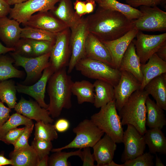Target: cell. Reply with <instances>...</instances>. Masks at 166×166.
<instances>
[{"label":"cell","instance_id":"36","mask_svg":"<svg viewBox=\"0 0 166 166\" xmlns=\"http://www.w3.org/2000/svg\"><path fill=\"white\" fill-rule=\"evenodd\" d=\"M34 124L32 120L18 113L10 116L7 120L0 128V138L7 132L16 128L19 126L24 125L25 126Z\"/></svg>","mask_w":166,"mask_h":166},{"label":"cell","instance_id":"38","mask_svg":"<svg viewBox=\"0 0 166 166\" xmlns=\"http://www.w3.org/2000/svg\"><path fill=\"white\" fill-rule=\"evenodd\" d=\"M33 48L35 57L50 52L55 42L28 39Z\"/></svg>","mask_w":166,"mask_h":166},{"label":"cell","instance_id":"41","mask_svg":"<svg viewBox=\"0 0 166 166\" xmlns=\"http://www.w3.org/2000/svg\"><path fill=\"white\" fill-rule=\"evenodd\" d=\"M31 145L38 154L40 159L49 155L53 147L51 141L34 138L32 142Z\"/></svg>","mask_w":166,"mask_h":166},{"label":"cell","instance_id":"9","mask_svg":"<svg viewBox=\"0 0 166 166\" xmlns=\"http://www.w3.org/2000/svg\"><path fill=\"white\" fill-rule=\"evenodd\" d=\"M71 30L69 42L71 54L68 65V74L72 71L80 60L85 57V42L89 33L85 18H82L78 24Z\"/></svg>","mask_w":166,"mask_h":166},{"label":"cell","instance_id":"24","mask_svg":"<svg viewBox=\"0 0 166 166\" xmlns=\"http://www.w3.org/2000/svg\"><path fill=\"white\" fill-rule=\"evenodd\" d=\"M144 89L152 96L159 107L166 110V73L151 80Z\"/></svg>","mask_w":166,"mask_h":166},{"label":"cell","instance_id":"23","mask_svg":"<svg viewBox=\"0 0 166 166\" xmlns=\"http://www.w3.org/2000/svg\"><path fill=\"white\" fill-rule=\"evenodd\" d=\"M140 65L134 44L132 41L122 57L118 69L120 71H125L131 73L141 84L143 75Z\"/></svg>","mask_w":166,"mask_h":166},{"label":"cell","instance_id":"22","mask_svg":"<svg viewBox=\"0 0 166 166\" xmlns=\"http://www.w3.org/2000/svg\"><path fill=\"white\" fill-rule=\"evenodd\" d=\"M147 63L141 64L143 79L140 89L143 90L146 85L154 78L166 73V61L160 58L156 54H153Z\"/></svg>","mask_w":166,"mask_h":166},{"label":"cell","instance_id":"6","mask_svg":"<svg viewBox=\"0 0 166 166\" xmlns=\"http://www.w3.org/2000/svg\"><path fill=\"white\" fill-rule=\"evenodd\" d=\"M73 131L76 136L71 142L62 147L52 149L51 151L54 152L70 148H92L104 133L90 119H88L80 122L73 128Z\"/></svg>","mask_w":166,"mask_h":166},{"label":"cell","instance_id":"2","mask_svg":"<svg viewBox=\"0 0 166 166\" xmlns=\"http://www.w3.org/2000/svg\"><path fill=\"white\" fill-rule=\"evenodd\" d=\"M73 82L66 67L54 72L49 77L47 88L49 102L47 109L52 118L59 117L63 109L72 107L71 87Z\"/></svg>","mask_w":166,"mask_h":166},{"label":"cell","instance_id":"11","mask_svg":"<svg viewBox=\"0 0 166 166\" xmlns=\"http://www.w3.org/2000/svg\"><path fill=\"white\" fill-rule=\"evenodd\" d=\"M132 42L141 64H145L159 48L166 43V33L149 35L139 30Z\"/></svg>","mask_w":166,"mask_h":166},{"label":"cell","instance_id":"25","mask_svg":"<svg viewBox=\"0 0 166 166\" xmlns=\"http://www.w3.org/2000/svg\"><path fill=\"white\" fill-rule=\"evenodd\" d=\"M50 11L71 29L76 26L82 18L74 11L70 0H61L58 7Z\"/></svg>","mask_w":166,"mask_h":166},{"label":"cell","instance_id":"30","mask_svg":"<svg viewBox=\"0 0 166 166\" xmlns=\"http://www.w3.org/2000/svg\"><path fill=\"white\" fill-rule=\"evenodd\" d=\"M72 94L76 96L77 103L93 104L94 99V89L93 84L85 80L73 82L71 87Z\"/></svg>","mask_w":166,"mask_h":166},{"label":"cell","instance_id":"12","mask_svg":"<svg viewBox=\"0 0 166 166\" xmlns=\"http://www.w3.org/2000/svg\"><path fill=\"white\" fill-rule=\"evenodd\" d=\"M57 33L50 51L49 62L55 71L68 66L71 54L69 30Z\"/></svg>","mask_w":166,"mask_h":166},{"label":"cell","instance_id":"28","mask_svg":"<svg viewBox=\"0 0 166 166\" xmlns=\"http://www.w3.org/2000/svg\"><path fill=\"white\" fill-rule=\"evenodd\" d=\"M93 85L95 93L93 104L96 108H101L115 99L114 87L112 85L97 80Z\"/></svg>","mask_w":166,"mask_h":166},{"label":"cell","instance_id":"16","mask_svg":"<svg viewBox=\"0 0 166 166\" xmlns=\"http://www.w3.org/2000/svg\"><path fill=\"white\" fill-rule=\"evenodd\" d=\"M23 25L57 34L69 28L51 12H39L32 15Z\"/></svg>","mask_w":166,"mask_h":166},{"label":"cell","instance_id":"20","mask_svg":"<svg viewBox=\"0 0 166 166\" xmlns=\"http://www.w3.org/2000/svg\"><path fill=\"white\" fill-rule=\"evenodd\" d=\"M116 143L105 134L92 147L97 166H105L113 160L117 149Z\"/></svg>","mask_w":166,"mask_h":166},{"label":"cell","instance_id":"58","mask_svg":"<svg viewBox=\"0 0 166 166\" xmlns=\"http://www.w3.org/2000/svg\"><path fill=\"white\" fill-rule=\"evenodd\" d=\"M94 0L96 2H97L98 4L101 3L103 1V0Z\"/></svg>","mask_w":166,"mask_h":166},{"label":"cell","instance_id":"59","mask_svg":"<svg viewBox=\"0 0 166 166\" xmlns=\"http://www.w3.org/2000/svg\"><path fill=\"white\" fill-rule=\"evenodd\" d=\"M6 1H7V2H8L11 0H5Z\"/></svg>","mask_w":166,"mask_h":166},{"label":"cell","instance_id":"32","mask_svg":"<svg viewBox=\"0 0 166 166\" xmlns=\"http://www.w3.org/2000/svg\"><path fill=\"white\" fill-rule=\"evenodd\" d=\"M14 62L12 57L0 56V81L13 78H22L25 76L24 71L18 70L13 66L12 64Z\"/></svg>","mask_w":166,"mask_h":166},{"label":"cell","instance_id":"4","mask_svg":"<svg viewBox=\"0 0 166 166\" xmlns=\"http://www.w3.org/2000/svg\"><path fill=\"white\" fill-rule=\"evenodd\" d=\"M100 108L98 113L91 116L90 120L116 143H122L124 131L115 99Z\"/></svg>","mask_w":166,"mask_h":166},{"label":"cell","instance_id":"10","mask_svg":"<svg viewBox=\"0 0 166 166\" xmlns=\"http://www.w3.org/2000/svg\"><path fill=\"white\" fill-rule=\"evenodd\" d=\"M60 0H28L15 4L10 9V17L24 25L35 13L53 10L55 4Z\"/></svg>","mask_w":166,"mask_h":166},{"label":"cell","instance_id":"17","mask_svg":"<svg viewBox=\"0 0 166 166\" xmlns=\"http://www.w3.org/2000/svg\"><path fill=\"white\" fill-rule=\"evenodd\" d=\"M14 109L17 113L37 121L52 124L54 121L46 109L41 107L36 101L31 99L28 100L22 97Z\"/></svg>","mask_w":166,"mask_h":166},{"label":"cell","instance_id":"39","mask_svg":"<svg viewBox=\"0 0 166 166\" xmlns=\"http://www.w3.org/2000/svg\"><path fill=\"white\" fill-rule=\"evenodd\" d=\"M14 53L23 57H34L33 47L28 39L21 38L14 47Z\"/></svg>","mask_w":166,"mask_h":166},{"label":"cell","instance_id":"21","mask_svg":"<svg viewBox=\"0 0 166 166\" xmlns=\"http://www.w3.org/2000/svg\"><path fill=\"white\" fill-rule=\"evenodd\" d=\"M22 30L15 20L6 16L0 18V39L6 47L14 48L21 38Z\"/></svg>","mask_w":166,"mask_h":166},{"label":"cell","instance_id":"54","mask_svg":"<svg viewBox=\"0 0 166 166\" xmlns=\"http://www.w3.org/2000/svg\"><path fill=\"white\" fill-rule=\"evenodd\" d=\"M49 157L48 155H47L43 157L40 160L38 166H49Z\"/></svg>","mask_w":166,"mask_h":166},{"label":"cell","instance_id":"52","mask_svg":"<svg viewBox=\"0 0 166 166\" xmlns=\"http://www.w3.org/2000/svg\"><path fill=\"white\" fill-rule=\"evenodd\" d=\"M12 160L6 158L3 154H0V166L11 165L13 166Z\"/></svg>","mask_w":166,"mask_h":166},{"label":"cell","instance_id":"45","mask_svg":"<svg viewBox=\"0 0 166 166\" xmlns=\"http://www.w3.org/2000/svg\"><path fill=\"white\" fill-rule=\"evenodd\" d=\"M81 151V156L80 158L83 162V166H95L94 164L95 161L93 154H92L90 147L83 148Z\"/></svg>","mask_w":166,"mask_h":166},{"label":"cell","instance_id":"31","mask_svg":"<svg viewBox=\"0 0 166 166\" xmlns=\"http://www.w3.org/2000/svg\"><path fill=\"white\" fill-rule=\"evenodd\" d=\"M98 5L103 8L120 12L130 20L136 19L141 14L140 10L128 4L121 3L116 0H103Z\"/></svg>","mask_w":166,"mask_h":166},{"label":"cell","instance_id":"14","mask_svg":"<svg viewBox=\"0 0 166 166\" xmlns=\"http://www.w3.org/2000/svg\"><path fill=\"white\" fill-rule=\"evenodd\" d=\"M121 71L120 78L114 87L116 108L119 111L131 95L140 89L141 83L131 73L127 71Z\"/></svg>","mask_w":166,"mask_h":166},{"label":"cell","instance_id":"5","mask_svg":"<svg viewBox=\"0 0 166 166\" xmlns=\"http://www.w3.org/2000/svg\"><path fill=\"white\" fill-rule=\"evenodd\" d=\"M75 69L89 78L108 82L114 87L118 83L121 71L102 61L85 57L76 65Z\"/></svg>","mask_w":166,"mask_h":166},{"label":"cell","instance_id":"48","mask_svg":"<svg viewBox=\"0 0 166 166\" xmlns=\"http://www.w3.org/2000/svg\"><path fill=\"white\" fill-rule=\"evenodd\" d=\"M74 9L77 14L80 17L86 14L85 2L76 0L74 3Z\"/></svg>","mask_w":166,"mask_h":166},{"label":"cell","instance_id":"42","mask_svg":"<svg viewBox=\"0 0 166 166\" xmlns=\"http://www.w3.org/2000/svg\"><path fill=\"white\" fill-rule=\"evenodd\" d=\"M34 127V124L25 127L24 130L13 145L14 147V151L18 150L30 145L29 144L28 140L32 132Z\"/></svg>","mask_w":166,"mask_h":166},{"label":"cell","instance_id":"29","mask_svg":"<svg viewBox=\"0 0 166 166\" xmlns=\"http://www.w3.org/2000/svg\"><path fill=\"white\" fill-rule=\"evenodd\" d=\"M9 157L13 163V166H38L39 157L31 145L25 148L13 151Z\"/></svg>","mask_w":166,"mask_h":166},{"label":"cell","instance_id":"51","mask_svg":"<svg viewBox=\"0 0 166 166\" xmlns=\"http://www.w3.org/2000/svg\"><path fill=\"white\" fill-rule=\"evenodd\" d=\"M156 53L160 58L166 61V43L159 48Z\"/></svg>","mask_w":166,"mask_h":166},{"label":"cell","instance_id":"46","mask_svg":"<svg viewBox=\"0 0 166 166\" xmlns=\"http://www.w3.org/2000/svg\"><path fill=\"white\" fill-rule=\"evenodd\" d=\"M11 109L5 106L0 101V128L9 118Z\"/></svg>","mask_w":166,"mask_h":166},{"label":"cell","instance_id":"44","mask_svg":"<svg viewBox=\"0 0 166 166\" xmlns=\"http://www.w3.org/2000/svg\"><path fill=\"white\" fill-rule=\"evenodd\" d=\"M25 128H17L10 130L3 136L0 138V140L7 144L13 145L17 140Z\"/></svg>","mask_w":166,"mask_h":166},{"label":"cell","instance_id":"55","mask_svg":"<svg viewBox=\"0 0 166 166\" xmlns=\"http://www.w3.org/2000/svg\"><path fill=\"white\" fill-rule=\"evenodd\" d=\"M28 0H11L7 2L10 5H14L16 4L23 2L27 1Z\"/></svg>","mask_w":166,"mask_h":166},{"label":"cell","instance_id":"40","mask_svg":"<svg viewBox=\"0 0 166 166\" xmlns=\"http://www.w3.org/2000/svg\"><path fill=\"white\" fill-rule=\"evenodd\" d=\"M150 152H146L138 156L135 158L125 161L123 166H153L154 156Z\"/></svg>","mask_w":166,"mask_h":166},{"label":"cell","instance_id":"43","mask_svg":"<svg viewBox=\"0 0 166 166\" xmlns=\"http://www.w3.org/2000/svg\"><path fill=\"white\" fill-rule=\"evenodd\" d=\"M127 3L135 8L141 6L153 7L161 5L166 8V0H125Z\"/></svg>","mask_w":166,"mask_h":166},{"label":"cell","instance_id":"27","mask_svg":"<svg viewBox=\"0 0 166 166\" xmlns=\"http://www.w3.org/2000/svg\"><path fill=\"white\" fill-rule=\"evenodd\" d=\"M143 136L145 144L151 153L166 154V137L161 129L150 128L147 130Z\"/></svg>","mask_w":166,"mask_h":166},{"label":"cell","instance_id":"1","mask_svg":"<svg viewBox=\"0 0 166 166\" xmlns=\"http://www.w3.org/2000/svg\"><path fill=\"white\" fill-rule=\"evenodd\" d=\"M89 31L101 41L117 39L135 27L130 20L116 11L99 6L94 13L85 18Z\"/></svg>","mask_w":166,"mask_h":166},{"label":"cell","instance_id":"7","mask_svg":"<svg viewBox=\"0 0 166 166\" xmlns=\"http://www.w3.org/2000/svg\"><path fill=\"white\" fill-rule=\"evenodd\" d=\"M14 60V65L23 67L26 77L23 84L28 85L34 83L41 77L44 69L50 65L49 62L50 52L34 57L22 56L13 52L10 53Z\"/></svg>","mask_w":166,"mask_h":166},{"label":"cell","instance_id":"34","mask_svg":"<svg viewBox=\"0 0 166 166\" xmlns=\"http://www.w3.org/2000/svg\"><path fill=\"white\" fill-rule=\"evenodd\" d=\"M57 34L43 29L25 26L22 28L20 37L21 38L55 42Z\"/></svg>","mask_w":166,"mask_h":166},{"label":"cell","instance_id":"49","mask_svg":"<svg viewBox=\"0 0 166 166\" xmlns=\"http://www.w3.org/2000/svg\"><path fill=\"white\" fill-rule=\"evenodd\" d=\"M11 8L5 0H0V18L6 16L9 14Z\"/></svg>","mask_w":166,"mask_h":166},{"label":"cell","instance_id":"57","mask_svg":"<svg viewBox=\"0 0 166 166\" xmlns=\"http://www.w3.org/2000/svg\"><path fill=\"white\" fill-rule=\"evenodd\" d=\"M105 166H123V164H118L115 163L113 160L107 164Z\"/></svg>","mask_w":166,"mask_h":166},{"label":"cell","instance_id":"47","mask_svg":"<svg viewBox=\"0 0 166 166\" xmlns=\"http://www.w3.org/2000/svg\"><path fill=\"white\" fill-rule=\"evenodd\" d=\"M54 125L57 131L63 132L69 129L70 123L69 121L66 119L61 118L58 120Z\"/></svg>","mask_w":166,"mask_h":166},{"label":"cell","instance_id":"19","mask_svg":"<svg viewBox=\"0 0 166 166\" xmlns=\"http://www.w3.org/2000/svg\"><path fill=\"white\" fill-rule=\"evenodd\" d=\"M138 30L134 28L123 36L110 41H101L109 49L115 68L118 69L121 60Z\"/></svg>","mask_w":166,"mask_h":166},{"label":"cell","instance_id":"8","mask_svg":"<svg viewBox=\"0 0 166 166\" xmlns=\"http://www.w3.org/2000/svg\"><path fill=\"white\" fill-rule=\"evenodd\" d=\"M141 14L135 20V27L138 30L148 32L166 31V12L157 6H140Z\"/></svg>","mask_w":166,"mask_h":166},{"label":"cell","instance_id":"33","mask_svg":"<svg viewBox=\"0 0 166 166\" xmlns=\"http://www.w3.org/2000/svg\"><path fill=\"white\" fill-rule=\"evenodd\" d=\"M17 91L15 82L13 80L0 82V100L10 109L14 108L17 104Z\"/></svg>","mask_w":166,"mask_h":166},{"label":"cell","instance_id":"15","mask_svg":"<svg viewBox=\"0 0 166 166\" xmlns=\"http://www.w3.org/2000/svg\"><path fill=\"white\" fill-rule=\"evenodd\" d=\"M54 72L50 65L44 69L40 78L33 85H28L17 83V91L32 97L41 107L47 109L48 104L45 103L44 100L46 87L49 77Z\"/></svg>","mask_w":166,"mask_h":166},{"label":"cell","instance_id":"37","mask_svg":"<svg viewBox=\"0 0 166 166\" xmlns=\"http://www.w3.org/2000/svg\"><path fill=\"white\" fill-rule=\"evenodd\" d=\"M81 149L66 152L60 151L54 152L49 157L48 165L49 166H70V164L68 161V158L73 156H81Z\"/></svg>","mask_w":166,"mask_h":166},{"label":"cell","instance_id":"35","mask_svg":"<svg viewBox=\"0 0 166 166\" xmlns=\"http://www.w3.org/2000/svg\"><path fill=\"white\" fill-rule=\"evenodd\" d=\"M34 139L53 141L58 137L54 125L42 121H37L35 125Z\"/></svg>","mask_w":166,"mask_h":166},{"label":"cell","instance_id":"56","mask_svg":"<svg viewBox=\"0 0 166 166\" xmlns=\"http://www.w3.org/2000/svg\"><path fill=\"white\" fill-rule=\"evenodd\" d=\"M155 165L156 166H164V165L162 163L160 158L156 155Z\"/></svg>","mask_w":166,"mask_h":166},{"label":"cell","instance_id":"3","mask_svg":"<svg viewBox=\"0 0 166 166\" xmlns=\"http://www.w3.org/2000/svg\"><path fill=\"white\" fill-rule=\"evenodd\" d=\"M148 96L144 89L136 91L118 111L122 125H132L143 135L147 130L145 102Z\"/></svg>","mask_w":166,"mask_h":166},{"label":"cell","instance_id":"50","mask_svg":"<svg viewBox=\"0 0 166 166\" xmlns=\"http://www.w3.org/2000/svg\"><path fill=\"white\" fill-rule=\"evenodd\" d=\"M85 2L86 14L93 12L96 6V2L94 0H86Z\"/></svg>","mask_w":166,"mask_h":166},{"label":"cell","instance_id":"13","mask_svg":"<svg viewBox=\"0 0 166 166\" xmlns=\"http://www.w3.org/2000/svg\"><path fill=\"white\" fill-rule=\"evenodd\" d=\"M127 125V128L124 131L122 137V143L124 145V149L121 160L124 163L143 153L146 145L144 136L133 125L130 124Z\"/></svg>","mask_w":166,"mask_h":166},{"label":"cell","instance_id":"53","mask_svg":"<svg viewBox=\"0 0 166 166\" xmlns=\"http://www.w3.org/2000/svg\"><path fill=\"white\" fill-rule=\"evenodd\" d=\"M14 48L5 46L0 42V55L10 51H14Z\"/></svg>","mask_w":166,"mask_h":166},{"label":"cell","instance_id":"18","mask_svg":"<svg viewBox=\"0 0 166 166\" xmlns=\"http://www.w3.org/2000/svg\"><path fill=\"white\" fill-rule=\"evenodd\" d=\"M85 50V57L102 61L115 68L107 48L100 40L89 32L86 38Z\"/></svg>","mask_w":166,"mask_h":166},{"label":"cell","instance_id":"26","mask_svg":"<svg viewBox=\"0 0 166 166\" xmlns=\"http://www.w3.org/2000/svg\"><path fill=\"white\" fill-rule=\"evenodd\" d=\"M146 113V125L150 128H158L162 129L166 125V119L164 110L159 107L149 97L145 102Z\"/></svg>","mask_w":166,"mask_h":166}]
</instances>
